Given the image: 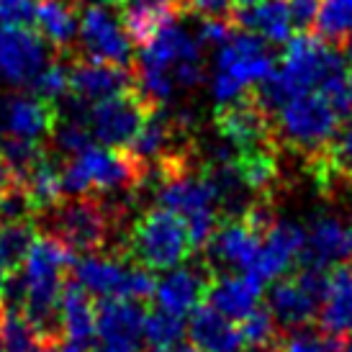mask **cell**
Wrapping results in <instances>:
<instances>
[{
    "instance_id": "d6a6232c",
    "label": "cell",
    "mask_w": 352,
    "mask_h": 352,
    "mask_svg": "<svg viewBox=\"0 0 352 352\" xmlns=\"http://www.w3.org/2000/svg\"><path fill=\"white\" fill-rule=\"evenodd\" d=\"M0 342L6 352H39L41 347L34 327L13 306H3L0 311Z\"/></svg>"
},
{
    "instance_id": "60d3db41",
    "label": "cell",
    "mask_w": 352,
    "mask_h": 352,
    "mask_svg": "<svg viewBox=\"0 0 352 352\" xmlns=\"http://www.w3.org/2000/svg\"><path fill=\"white\" fill-rule=\"evenodd\" d=\"M344 90H347V106H350V111H352V72L344 78Z\"/></svg>"
},
{
    "instance_id": "8992f818",
    "label": "cell",
    "mask_w": 352,
    "mask_h": 352,
    "mask_svg": "<svg viewBox=\"0 0 352 352\" xmlns=\"http://www.w3.org/2000/svg\"><path fill=\"white\" fill-rule=\"evenodd\" d=\"M275 69V57L267 41L254 34L234 31L229 39L216 47L214 75H211V96L216 106L247 96V90L260 85Z\"/></svg>"
},
{
    "instance_id": "c3c4849f",
    "label": "cell",
    "mask_w": 352,
    "mask_h": 352,
    "mask_svg": "<svg viewBox=\"0 0 352 352\" xmlns=\"http://www.w3.org/2000/svg\"><path fill=\"white\" fill-rule=\"evenodd\" d=\"M108 3H113V6H116V3H121V0H108Z\"/></svg>"
},
{
    "instance_id": "1f68e13d",
    "label": "cell",
    "mask_w": 352,
    "mask_h": 352,
    "mask_svg": "<svg viewBox=\"0 0 352 352\" xmlns=\"http://www.w3.org/2000/svg\"><path fill=\"white\" fill-rule=\"evenodd\" d=\"M183 334H186V322H183V316L167 314V311H162V309L147 311V316H144V332H142V340H144L155 352L170 350V347L180 344Z\"/></svg>"
},
{
    "instance_id": "7402d4cb",
    "label": "cell",
    "mask_w": 352,
    "mask_h": 352,
    "mask_svg": "<svg viewBox=\"0 0 352 352\" xmlns=\"http://www.w3.org/2000/svg\"><path fill=\"white\" fill-rule=\"evenodd\" d=\"M208 275L198 267H173L165 278H160L155 283V298L157 309L175 316H188L198 309L201 298L206 296Z\"/></svg>"
},
{
    "instance_id": "9c48e42d",
    "label": "cell",
    "mask_w": 352,
    "mask_h": 352,
    "mask_svg": "<svg viewBox=\"0 0 352 352\" xmlns=\"http://www.w3.org/2000/svg\"><path fill=\"white\" fill-rule=\"evenodd\" d=\"M155 108V103L134 85L118 96L93 103L88 111V129L98 144L126 149Z\"/></svg>"
},
{
    "instance_id": "52a82bcc",
    "label": "cell",
    "mask_w": 352,
    "mask_h": 352,
    "mask_svg": "<svg viewBox=\"0 0 352 352\" xmlns=\"http://www.w3.org/2000/svg\"><path fill=\"white\" fill-rule=\"evenodd\" d=\"M340 118H342L340 111L319 90H309L285 100L278 111H273L275 142H283L291 149L314 160L334 139L340 129Z\"/></svg>"
},
{
    "instance_id": "603a6c76",
    "label": "cell",
    "mask_w": 352,
    "mask_h": 352,
    "mask_svg": "<svg viewBox=\"0 0 352 352\" xmlns=\"http://www.w3.org/2000/svg\"><path fill=\"white\" fill-rule=\"evenodd\" d=\"M190 344L198 352H247L239 324L211 306H198L188 324Z\"/></svg>"
},
{
    "instance_id": "f35d334b",
    "label": "cell",
    "mask_w": 352,
    "mask_h": 352,
    "mask_svg": "<svg viewBox=\"0 0 352 352\" xmlns=\"http://www.w3.org/2000/svg\"><path fill=\"white\" fill-rule=\"evenodd\" d=\"M188 13H198L201 19H219V16H232V0H183Z\"/></svg>"
},
{
    "instance_id": "ba28073f",
    "label": "cell",
    "mask_w": 352,
    "mask_h": 352,
    "mask_svg": "<svg viewBox=\"0 0 352 352\" xmlns=\"http://www.w3.org/2000/svg\"><path fill=\"white\" fill-rule=\"evenodd\" d=\"M72 278L96 298H129L144 303L155 296V278L124 254H85L72 263Z\"/></svg>"
},
{
    "instance_id": "4fadbf2b",
    "label": "cell",
    "mask_w": 352,
    "mask_h": 352,
    "mask_svg": "<svg viewBox=\"0 0 352 352\" xmlns=\"http://www.w3.org/2000/svg\"><path fill=\"white\" fill-rule=\"evenodd\" d=\"M65 57H67L69 72V93L75 98L90 103V106L137 85L134 67L90 59L85 54H80V52H67Z\"/></svg>"
},
{
    "instance_id": "8d00e7d4",
    "label": "cell",
    "mask_w": 352,
    "mask_h": 352,
    "mask_svg": "<svg viewBox=\"0 0 352 352\" xmlns=\"http://www.w3.org/2000/svg\"><path fill=\"white\" fill-rule=\"evenodd\" d=\"M36 0H0V26L34 29Z\"/></svg>"
},
{
    "instance_id": "3957f363",
    "label": "cell",
    "mask_w": 352,
    "mask_h": 352,
    "mask_svg": "<svg viewBox=\"0 0 352 352\" xmlns=\"http://www.w3.org/2000/svg\"><path fill=\"white\" fill-rule=\"evenodd\" d=\"M59 173L65 196L134 190L147 183V167L129 149L106 144H90L78 155L65 157Z\"/></svg>"
},
{
    "instance_id": "9a60e30c",
    "label": "cell",
    "mask_w": 352,
    "mask_h": 352,
    "mask_svg": "<svg viewBox=\"0 0 352 352\" xmlns=\"http://www.w3.org/2000/svg\"><path fill=\"white\" fill-rule=\"evenodd\" d=\"M59 121V106L54 100L39 98V96H26V93H13L0 100V126L3 134L31 142H44L52 139V131Z\"/></svg>"
},
{
    "instance_id": "ab89813d",
    "label": "cell",
    "mask_w": 352,
    "mask_h": 352,
    "mask_svg": "<svg viewBox=\"0 0 352 352\" xmlns=\"http://www.w3.org/2000/svg\"><path fill=\"white\" fill-rule=\"evenodd\" d=\"M8 283H10V275L6 273V267L0 265V311L6 306V294H8Z\"/></svg>"
},
{
    "instance_id": "8fae6325",
    "label": "cell",
    "mask_w": 352,
    "mask_h": 352,
    "mask_svg": "<svg viewBox=\"0 0 352 352\" xmlns=\"http://www.w3.org/2000/svg\"><path fill=\"white\" fill-rule=\"evenodd\" d=\"M80 54L100 62H113L131 67L134 65V44L118 21V13L103 3H82L78 13Z\"/></svg>"
},
{
    "instance_id": "681fc988",
    "label": "cell",
    "mask_w": 352,
    "mask_h": 352,
    "mask_svg": "<svg viewBox=\"0 0 352 352\" xmlns=\"http://www.w3.org/2000/svg\"><path fill=\"white\" fill-rule=\"evenodd\" d=\"M0 352H6V350H3V342H0Z\"/></svg>"
},
{
    "instance_id": "d4e9b609",
    "label": "cell",
    "mask_w": 352,
    "mask_h": 352,
    "mask_svg": "<svg viewBox=\"0 0 352 352\" xmlns=\"http://www.w3.org/2000/svg\"><path fill=\"white\" fill-rule=\"evenodd\" d=\"M319 324L322 332L342 340L352 332V267L340 265L327 273L322 306H319Z\"/></svg>"
},
{
    "instance_id": "e575fe53",
    "label": "cell",
    "mask_w": 352,
    "mask_h": 352,
    "mask_svg": "<svg viewBox=\"0 0 352 352\" xmlns=\"http://www.w3.org/2000/svg\"><path fill=\"white\" fill-rule=\"evenodd\" d=\"M239 332H242V340H245L247 350H260L265 352L270 344L278 340V332H275V319L270 309H263L257 306L252 314H247L245 319H239Z\"/></svg>"
},
{
    "instance_id": "f6af8a7d",
    "label": "cell",
    "mask_w": 352,
    "mask_h": 352,
    "mask_svg": "<svg viewBox=\"0 0 352 352\" xmlns=\"http://www.w3.org/2000/svg\"><path fill=\"white\" fill-rule=\"evenodd\" d=\"M344 52H347V57H350V62H352V31H350V36L344 39Z\"/></svg>"
},
{
    "instance_id": "277c9868",
    "label": "cell",
    "mask_w": 352,
    "mask_h": 352,
    "mask_svg": "<svg viewBox=\"0 0 352 352\" xmlns=\"http://www.w3.org/2000/svg\"><path fill=\"white\" fill-rule=\"evenodd\" d=\"M121 219V206L106 204L98 193L65 196L54 208L41 214V221L47 226L44 234L59 239L69 252L82 254L100 252L108 247Z\"/></svg>"
},
{
    "instance_id": "bcb514c9",
    "label": "cell",
    "mask_w": 352,
    "mask_h": 352,
    "mask_svg": "<svg viewBox=\"0 0 352 352\" xmlns=\"http://www.w3.org/2000/svg\"><path fill=\"white\" fill-rule=\"evenodd\" d=\"M347 234H350V254H347V257H352V226L347 229Z\"/></svg>"
},
{
    "instance_id": "2e32d148",
    "label": "cell",
    "mask_w": 352,
    "mask_h": 352,
    "mask_svg": "<svg viewBox=\"0 0 352 352\" xmlns=\"http://www.w3.org/2000/svg\"><path fill=\"white\" fill-rule=\"evenodd\" d=\"M263 226H257L247 214L232 216L229 221L214 229L211 239L206 242L208 257L229 270H250L263 242Z\"/></svg>"
},
{
    "instance_id": "4316f807",
    "label": "cell",
    "mask_w": 352,
    "mask_h": 352,
    "mask_svg": "<svg viewBox=\"0 0 352 352\" xmlns=\"http://www.w3.org/2000/svg\"><path fill=\"white\" fill-rule=\"evenodd\" d=\"M78 13L80 3L72 0H36V19L34 29L44 41L52 44L54 54L75 52V36H78Z\"/></svg>"
},
{
    "instance_id": "6da1fadb",
    "label": "cell",
    "mask_w": 352,
    "mask_h": 352,
    "mask_svg": "<svg viewBox=\"0 0 352 352\" xmlns=\"http://www.w3.org/2000/svg\"><path fill=\"white\" fill-rule=\"evenodd\" d=\"M131 67L137 88L155 106H165L177 90H193L204 82V44L180 23H173L139 47Z\"/></svg>"
},
{
    "instance_id": "ac0fdd59",
    "label": "cell",
    "mask_w": 352,
    "mask_h": 352,
    "mask_svg": "<svg viewBox=\"0 0 352 352\" xmlns=\"http://www.w3.org/2000/svg\"><path fill=\"white\" fill-rule=\"evenodd\" d=\"M144 306L129 298H98L96 301V337L106 347L139 350L144 332Z\"/></svg>"
},
{
    "instance_id": "f1b7e54d",
    "label": "cell",
    "mask_w": 352,
    "mask_h": 352,
    "mask_svg": "<svg viewBox=\"0 0 352 352\" xmlns=\"http://www.w3.org/2000/svg\"><path fill=\"white\" fill-rule=\"evenodd\" d=\"M36 221L34 219H8L0 221V265L8 275L21 273L26 263L34 239H36Z\"/></svg>"
},
{
    "instance_id": "836d02e7",
    "label": "cell",
    "mask_w": 352,
    "mask_h": 352,
    "mask_svg": "<svg viewBox=\"0 0 352 352\" xmlns=\"http://www.w3.org/2000/svg\"><path fill=\"white\" fill-rule=\"evenodd\" d=\"M319 36L329 44H344L352 31V0H322L316 16Z\"/></svg>"
},
{
    "instance_id": "ffe728a7",
    "label": "cell",
    "mask_w": 352,
    "mask_h": 352,
    "mask_svg": "<svg viewBox=\"0 0 352 352\" xmlns=\"http://www.w3.org/2000/svg\"><path fill=\"white\" fill-rule=\"evenodd\" d=\"M263 285L252 273L236 270V273H214L206 285V298L208 306L224 314L229 319H245L260 306L263 298Z\"/></svg>"
},
{
    "instance_id": "d6986e66",
    "label": "cell",
    "mask_w": 352,
    "mask_h": 352,
    "mask_svg": "<svg viewBox=\"0 0 352 352\" xmlns=\"http://www.w3.org/2000/svg\"><path fill=\"white\" fill-rule=\"evenodd\" d=\"M116 13L131 44L144 47L188 13L183 0H121Z\"/></svg>"
},
{
    "instance_id": "e0dca14e",
    "label": "cell",
    "mask_w": 352,
    "mask_h": 352,
    "mask_svg": "<svg viewBox=\"0 0 352 352\" xmlns=\"http://www.w3.org/2000/svg\"><path fill=\"white\" fill-rule=\"evenodd\" d=\"M303 250V229L294 221H273L263 232V242L257 250L252 267L247 273H252L260 283H273L278 278H283L301 257Z\"/></svg>"
},
{
    "instance_id": "f907efd6",
    "label": "cell",
    "mask_w": 352,
    "mask_h": 352,
    "mask_svg": "<svg viewBox=\"0 0 352 352\" xmlns=\"http://www.w3.org/2000/svg\"><path fill=\"white\" fill-rule=\"evenodd\" d=\"M72 3H78V0H72Z\"/></svg>"
},
{
    "instance_id": "44dd1931",
    "label": "cell",
    "mask_w": 352,
    "mask_h": 352,
    "mask_svg": "<svg viewBox=\"0 0 352 352\" xmlns=\"http://www.w3.org/2000/svg\"><path fill=\"white\" fill-rule=\"evenodd\" d=\"M347 254H350V234L337 216H316L309 232H303V250L298 263L306 267L327 270L344 260Z\"/></svg>"
},
{
    "instance_id": "83f0119b",
    "label": "cell",
    "mask_w": 352,
    "mask_h": 352,
    "mask_svg": "<svg viewBox=\"0 0 352 352\" xmlns=\"http://www.w3.org/2000/svg\"><path fill=\"white\" fill-rule=\"evenodd\" d=\"M59 170H62V165H57L50 157V152H47L26 175L21 177V186L26 190V198H29L34 216L47 214L50 208H54L65 198L62 173Z\"/></svg>"
},
{
    "instance_id": "7dc6e473",
    "label": "cell",
    "mask_w": 352,
    "mask_h": 352,
    "mask_svg": "<svg viewBox=\"0 0 352 352\" xmlns=\"http://www.w3.org/2000/svg\"><path fill=\"white\" fill-rule=\"evenodd\" d=\"M340 352H352V342H350V344H344V347H342Z\"/></svg>"
},
{
    "instance_id": "d590c367",
    "label": "cell",
    "mask_w": 352,
    "mask_h": 352,
    "mask_svg": "<svg viewBox=\"0 0 352 352\" xmlns=\"http://www.w3.org/2000/svg\"><path fill=\"white\" fill-rule=\"evenodd\" d=\"M52 142H54V147L65 157H72L93 144V134H90V129H88V121L59 116L57 126L52 131Z\"/></svg>"
},
{
    "instance_id": "484cf974",
    "label": "cell",
    "mask_w": 352,
    "mask_h": 352,
    "mask_svg": "<svg viewBox=\"0 0 352 352\" xmlns=\"http://www.w3.org/2000/svg\"><path fill=\"white\" fill-rule=\"evenodd\" d=\"M236 29H245L267 44H285L294 36V23L285 0H260L247 8H236L232 13Z\"/></svg>"
},
{
    "instance_id": "30bf717a",
    "label": "cell",
    "mask_w": 352,
    "mask_h": 352,
    "mask_svg": "<svg viewBox=\"0 0 352 352\" xmlns=\"http://www.w3.org/2000/svg\"><path fill=\"white\" fill-rule=\"evenodd\" d=\"M324 285H327V270L301 265L298 273L273 280L267 309L275 322L288 329L309 327L314 316H319Z\"/></svg>"
},
{
    "instance_id": "7c38bea8",
    "label": "cell",
    "mask_w": 352,
    "mask_h": 352,
    "mask_svg": "<svg viewBox=\"0 0 352 352\" xmlns=\"http://www.w3.org/2000/svg\"><path fill=\"white\" fill-rule=\"evenodd\" d=\"M214 121L221 142H226L236 155L257 147H273V116L250 93L232 103L216 106Z\"/></svg>"
},
{
    "instance_id": "7bdbcfd3",
    "label": "cell",
    "mask_w": 352,
    "mask_h": 352,
    "mask_svg": "<svg viewBox=\"0 0 352 352\" xmlns=\"http://www.w3.org/2000/svg\"><path fill=\"white\" fill-rule=\"evenodd\" d=\"M93 352H137V350H121V347H106V344H100Z\"/></svg>"
},
{
    "instance_id": "cb8c5ba5",
    "label": "cell",
    "mask_w": 352,
    "mask_h": 352,
    "mask_svg": "<svg viewBox=\"0 0 352 352\" xmlns=\"http://www.w3.org/2000/svg\"><path fill=\"white\" fill-rule=\"evenodd\" d=\"M59 327L65 342L96 347V301L75 278H69L59 296Z\"/></svg>"
},
{
    "instance_id": "7a4b0ae2",
    "label": "cell",
    "mask_w": 352,
    "mask_h": 352,
    "mask_svg": "<svg viewBox=\"0 0 352 352\" xmlns=\"http://www.w3.org/2000/svg\"><path fill=\"white\" fill-rule=\"evenodd\" d=\"M342 72V57L337 54L332 44L301 31L298 36H291L285 41L280 65L257 85L254 98L273 116V111H278L285 100L309 90H319L327 80L337 78Z\"/></svg>"
},
{
    "instance_id": "5bb4252c",
    "label": "cell",
    "mask_w": 352,
    "mask_h": 352,
    "mask_svg": "<svg viewBox=\"0 0 352 352\" xmlns=\"http://www.w3.org/2000/svg\"><path fill=\"white\" fill-rule=\"evenodd\" d=\"M50 59L44 39L34 29L0 26V78L10 85L29 88Z\"/></svg>"
},
{
    "instance_id": "f546056e",
    "label": "cell",
    "mask_w": 352,
    "mask_h": 352,
    "mask_svg": "<svg viewBox=\"0 0 352 352\" xmlns=\"http://www.w3.org/2000/svg\"><path fill=\"white\" fill-rule=\"evenodd\" d=\"M322 186H332L334 180L352 183V124L337 129L334 139L319 157L311 160Z\"/></svg>"
},
{
    "instance_id": "ee69618b",
    "label": "cell",
    "mask_w": 352,
    "mask_h": 352,
    "mask_svg": "<svg viewBox=\"0 0 352 352\" xmlns=\"http://www.w3.org/2000/svg\"><path fill=\"white\" fill-rule=\"evenodd\" d=\"M236 8H247V6H254V3H260V0H232Z\"/></svg>"
},
{
    "instance_id": "74e56055",
    "label": "cell",
    "mask_w": 352,
    "mask_h": 352,
    "mask_svg": "<svg viewBox=\"0 0 352 352\" xmlns=\"http://www.w3.org/2000/svg\"><path fill=\"white\" fill-rule=\"evenodd\" d=\"M285 3H288V13H291L294 31H309L314 23H316L322 0H285Z\"/></svg>"
},
{
    "instance_id": "5b68a950",
    "label": "cell",
    "mask_w": 352,
    "mask_h": 352,
    "mask_svg": "<svg viewBox=\"0 0 352 352\" xmlns=\"http://www.w3.org/2000/svg\"><path fill=\"white\" fill-rule=\"evenodd\" d=\"M193 252L186 221L155 206L139 216L124 242V257L144 270H173Z\"/></svg>"
},
{
    "instance_id": "4dcf8cb0",
    "label": "cell",
    "mask_w": 352,
    "mask_h": 352,
    "mask_svg": "<svg viewBox=\"0 0 352 352\" xmlns=\"http://www.w3.org/2000/svg\"><path fill=\"white\" fill-rule=\"evenodd\" d=\"M236 173L250 193L267 196L278 183V160L273 155V147H257L250 152L236 155Z\"/></svg>"
},
{
    "instance_id": "b9f144b4",
    "label": "cell",
    "mask_w": 352,
    "mask_h": 352,
    "mask_svg": "<svg viewBox=\"0 0 352 352\" xmlns=\"http://www.w3.org/2000/svg\"><path fill=\"white\" fill-rule=\"evenodd\" d=\"M162 352H198L193 344H175V347H170V350H162Z\"/></svg>"
}]
</instances>
